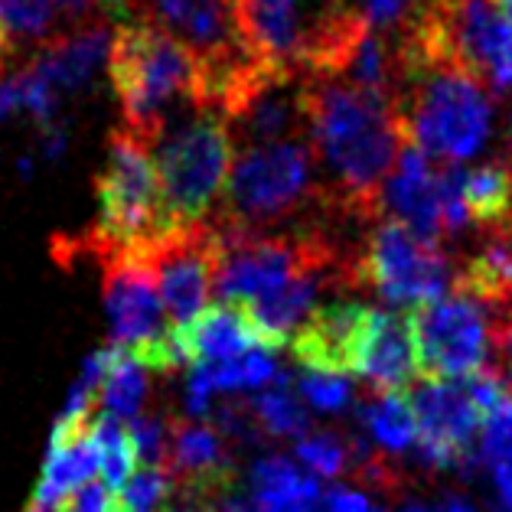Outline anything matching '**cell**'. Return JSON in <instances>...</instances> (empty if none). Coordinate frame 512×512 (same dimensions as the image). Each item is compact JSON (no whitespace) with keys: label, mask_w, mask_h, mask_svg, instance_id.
Returning <instances> with one entry per match:
<instances>
[{"label":"cell","mask_w":512,"mask_h":512,"mask_svg":"<svg viewBox=\"0 0 512 512\" xmlns=\"http://www.w3.org/2000/svg\"><path fill=\"white\" fill-rule=\"evenodd\" d=\"M23 512H56V509H43V506H36V503H30Z\"/></svg>","instance_id":"cell-38"},{"label":"cell","mask_w":512,"mask_h":512,"mask_svg":"<svg viewBox=\"0 0 512 512\" xmlns=\"http://www.w3.org/2000/svg\"><path fill=\"white\" fill-rule=\"evenodd\" d=\"M173 490L193 506H212L226 499L235 483L232 447L216 424L206 421H167V457Z\"/></svg>","instance_id":"cell-12"},{"label":"cell","mask_w":512,"mask_h":512,"mask_svg":"<svg viewBox=\"0 0 512 512\" xmlns=\"http://www.w3.org/2000/svg\"><path fill=\"white\" fill-rule=\"evenodd\" d=\"M92 418H59L53 431V444H49V457L43 467V480L36 486L33 503L43 509H56L66 503L72 493L89 486L98 473V451L92 437Z\"/></svg>","instance_id":"cell-17"},{"label":"cell","mask_w":512,"mask_h":512,"mask_svg":"<svg viewBox=\"0 0 512 512\" xmlns=\"http://www.w3.org/2000/svg\"><path fill=\"white\" fill-rule=\"evenodd\" d=\"M353 376H362L379 395H402L421 376L408 317L366 307L353 349Z\"/></svg>","instance_id":"cell-13"},{"label":"cell","mask_w":512,"mask_h":512,"mask_svg":"<svg viewBox=\"0 0 512 512\" xmlns=\"http://www.w3.org/2000/svg\"><path fill=\"white\" fill-rule=\"evenodd\" d=\"M379 216L402 222L408 232L431 245H444V216H441V190H437V170L428 154L415 144H405L398 154L392 177L382 186Z\"/></svg>","instance_id":"cell-14"},{"label":"cell","mask_w":512,"mask_h":512,"mask_svg":"<svg viewBox=\"0 0 512 512\" xmlns=\"http://www.w3.org/2000/svg\"><path fill=\"white\" fill-rule=\"evenodd\" d=\"M307 141L320 173L323 219H376L382 186L408 144L392 98L307 79Z\"/></svg>","instance_id":"cell-1"},{"label":"cell","mask_w":512,"mask_h":512,"mask_svg":"<svg viewBox=\"0 0 512 512\" xmlns=\"http://www.w3.org/2000/svg\"><path fill=\"white\" fill-rule=\"evenodd\" d=\"M359 421L382 457L405 454L418 444V421L405 395H376L362 405Z\"/></svg>","instance_id":"cell-23"},{"label":"cell","mask_w":512,"mask_h":512,"mask_svg":"<svg viewBox=\"0 0 512 512\" xmlns=\"http://www.w3.org/2000/svg\"><path fill=\"white\" fill-rule=\"evenodd\" d=\"M320 512H379L362 490H333L320 503Z\"/></svg>","instance_id":"cell-32"},{"label":"cell","mask_w":512,"mask_h":512,"mask_svg":"<svg viewBox=\"0 0 512 512\" xmlns=\"http://www.w3.org/2000/svg\"><path fill=\"white\" fill-rule=\"evenodd\" d=\"M108 72L121 102V128L151 151L173 121L206 108L203 62L183 40L151 23H121L111 36Z\"/></svg>","instance_id":"cell-2"},{"label":"cell","mask_w":512,"mask_h":512,"mask_svg":"<svg viewBox=\"0 0 512 512\" xmlns=\"http://www.w3.org/2000/svg\"><path fill=\"white\" fill-rule=\"evenodd\" d=\"M506 17H509V49H506V66H503V79H499V92L512 85V0H503Z\"/></svg>","instance_id":"cell-35"},{"label":"cell","mask_w":512,"mask_h":512,"mask_svg":"<svg viewBox=\"0 0 512 512\" xmlns=\"http://www.w3.org/2000/svg\"><path fill=\"white\" fill-rule=\"evenodd\" d=\"M222 206L209 226L235 232H278L281 222L307 219L320 212V173L310 141H284L268 147H245L235 154L222 193Z\"/></svg>","instance_id":"cell-4"},{"label":"cell","mask_w":512,"mask_h":512,"mask_svg":"<svg viewBox=\"0 0 512 512\" xmlns=\"http://www.w3.org/2000/svg\"><path fill=\"white\" fill-rule=\"evenodd\" d=\"M408 402L418 421V460L424 467L460 473L477 470V434L483 415L464 382H424Z\"/></svg>","instance_id":"cell-10"},{"label":"cell","mask_w":512,"mask_h":512,"mask_svg":"<svg viewBox=\"0 0 512 512\" xmlns=\"http://www.w3.org/2000/svg\"><path fill=\"white\" fill-rule=\"evenodd\" d=\"M0 27L27 40H49L56 33V10L49 0H0Z\"/></svg>","instance_id":"cell-29"},{"label":"cell","mask_w":512,"mask_h":512,"mask_svg":"<svg viewBox=\"0 0 512 512\" xmlns=\"http://www.w3.org/2000/svg\"><path fill=\"white\" fill-rule=\"evenodd\" d=\"M418 349V372L428 382H457L480 376L490 362L493 330L486 307L467 294H447L408 314Z\"/></svg>","instance_id":"cell-9"},{"label":"cell","mask_w":512,"mask_h":512,"mask_svg":"<svg viewBox=\"0 0 512 512\" xmlns=\"http://www.w3.org/2000/svg\"><path fill=\"white\" fill-rule=\"evenodd\" d=\"M144 252L154 265L160 301L173 320V330L209 310V297L216 291V232L209 222L173 229Z\"/></svg>","instance_id":"cell-11"},{"label":"cell","mask_w":512,"mask_h":512,"mask_svg":"<svg viewBox=\"0 0 512 512\" xmlns=\"http://www.w3.org/2000/svg\"><path fill=\"white\" fill-rule=\"evenodd\" d=\"M480 460L490 467L503 506L512 512V398H506L490 418L483 421Z\"/></svg>","instance_id":"cell-25"},{"label":"cell","mask_w":512,"mask_h":512,"mask_svg":"<svg viewBox=\"0 0 512 512\" xmlns=\"http://www.w3.org/2000/svg\"><path fill=\"white\" fill-rule=\"evenodd\" d=\"M173 340H177L180 359H190L196 366H216V362H229L245 353H255V349H265L252 320L235 304L203 310L193 323L173 330Z\"/></svg>","instance_id":"cell-18"},{"label":"cell","mask_w":512,"mask_h":512,"mask_svg":"<svg viewBox=\"0 0 512 512\" xmlns=\"http://www.w3.org/2000/svg\"><path fill=\"white\" fill-rule=\"evenodd\" d=\"M147 389H151V372L134 356L108 346V369H105L102 389H98V408H105L108 418H115L121 424L128 418L137 421L147 402Z\"/></svg>","instance_id":"cell-22"},{"label":"cell","mask_w":512,"mask_h":512,"mask_svg":"<svg viewBox=\"0 0 512 512\" xmlns=\"http://www.w3.org/2000/svg\"><path fill=\"white\" fill-rule=\"evenodd\" d=\"M14 56V43H10V33L0 27V76H4V69H7V59Z\"/></svg>","instance_id":"cell-36"},{"label":"cell","mask_w":512,"mask_h":512,"mask_svg":"<svg viewBox=\"0 0 512 512\" xmlns=\"http://www.w3.org/2000/svg\"><path fill=\"white\" fill-rule=\"evenodd\" d=\"M496 343L506 353V366H509V382H512V307L503 314V320L496 323Z\"/></svg>","instance_id":"cell-34"},{"label":"cell","mask_w":512,"mask_h":512,"mask_svg":"<svg viewBox=\"0 0 512 512\" xmlns=\"http://www.w3.org/2000/svg\"><path fill=\"white\" fill-rule=\"evenodd\" d=\"M105 265V310L111 320V346L134 356L147 372H173L180 366L177 340L167 323L160 287L144 248L115 252Z\"/></svg>","instance_id":"cell-7"},{"label":"cell","mask_w":512,"mask_h":512,"mask_svg":"<svg viewBox=\"0 0 512 512\" xmlns=\"http://www.w3.org/2000/svg\"><path fill=\"white\" fill-rule=\"evenodd\" d=\"M92 437H95V451H98V473L105 480V490H121L124 483L134 477L137 467V447L131 428H124L115 418H95L92 421Z\"/></svg>","instance_id":"cell-24"},{"label":"cell","mask_w":512,"mask_h":512,"mask_svg":"<svg viewBox=\"0 0 512 512\" xmlns=\"http://www.w3.org/2000/svg\"><path fill=\"white\" fill-rule=\"evenodd\" d=\"M173 493L177 490H173L170 473L164 467H147L134 473L111 499H115V512H164Z\"/></svg>","instance_id":"cell-28"},{"label":"cell","mask_w":512,"mask_h":512,"mask_svg":"<svg viewBox=\"0 0 512 512\" xmlns=\"http://www.w3.org/2000/svg\"><path fill=\"white\" fill-rule=\"evenodd\" d=\"M95 196L102 219L79 239L56 242L69 245V255L62 261H76L79 252H89L102 261L115 252L147 248L177 229L167 216L164 193H160L154 151L124 128H118L108 141V160L95 177Z\"/></svg>","instance_id":"cell-3"},{"label":"cell","mask_w":512,"mask_h":512,"mask_svg":"<svg viewBox=\"0 0 512 512\" xmlns=\"http://www.w3.org/2000/svg\"><path fill=\"white\" fill-rule=\"evenodd\" d=\"M252 408V418H255V428L258 434H268V437H297L307 431V408L304 402L297 398L284 382L271 385V389H261L255 405Z\"/></svg>","instance_id":"cell-26"},{"label":"cell","mask_w":512,"mask_h":512,"mask_svg":"<svg viewBox=\"0 0 512 512\" xmlns=\"http://www.w3.org/2000/svg\"><path fill=\"white\" fill-rule=\"evenodd\" d=\"M464 209L467 222L490 232L512 229V164L490 160L464 170Z\"/></svg>","instance_id":"cell-21"},{"label":"cell","mask_w":512,"mask_h":512,"mask_svg":"<svg viewBox=\"0 0 512 512\" xmlns=\"http://www.w3.org/2000/svg\"><path fill=\"white\" fill-rule=\"evenodd\" d=\"M366 314V304H320L310 314L297 333L287 340L294 359L301 362L307 372H320V376H349L353 372V349L359 336V323Z\"/></svg>","instance_id":"cell-15"},{"label":"cell","mask_w":512,"mask_h":512,"mask_svg":"<svg viewBox=\"0 0 512 512\" xmlns=\"http://www.w3.org/2000/svg\"><path fill=\"white\" fill-rule=\"evenodd\" d=\"M457 271L441 245L408 232L402 222L382 219L356 252L359 291L379 294L395 307H424L447 297Z\"/></svg>","instance_id":"cell-8"},{"label":"cell","mask_w":512,"mask_h":512,"mask_svg":"<svg viewBox=\"0 0 512 512\" xmlns=\"http://www.w3.org/2000/svg\"><path fill=\"white\" fill-rule=\"evenodd\" d=\"M395 111L408 144L444 167H457L477 154L493 121L483 85L451 69H428L405 79L395 92Z\"/></svg>","instance_id":"cell-5"},{"label":"cell","mask_w":512,"mask_h":512,"mask_svg":"<svg viewBox=\"0 0 512 512\" xmlns=\"http://www.w3.org/2000/svg\"><path fill=\"white\" fill-rule=\"evenodd\" d=\"M17 108H23L17 76H10V79L0 76V118H7L10 111H17Z\"/></svg>","instance_id":"cell-33"},{"label":"cell","mask_w":512,"mask_h":512,"mask_svg":"<svg viewBox=\"0 0 512 512\" xmlns=\"http://www.w3.org/2000/svg\"><path fill=\"white\" fill-rule=\"evenodd\" d=\"M108 53H111V33L105 23L92 20L76 30H62L43 40V46L36 49L27 69L59 95L66 89L72 92L89 85L98 66L108 59Z\"/></svg>","instance_id":"cell-16"},{"label":"cell","mask_w":512,"mask_h":512,"mask_svg":"<svg viewBox=\"0 0 512 512\" xmlns=\"http://www.w3.org/2000/svg\"><path fill=\"white\" fill-rule=\"evenodd\" d=\"M428 512H473V506L467 503V499H457V496H451L447 503L441 506V509H428Z\"/></svg>","instance_id":"cell-37"},{"label":"cell","mask_w":512,"mask_h":512,"mask_svg":"<svg viewBox=\"0 0 512 512\" xmlns=\"http://www.w3.org/2000/svg\"><path fill=\"white\" fill-rule=\"evenodd\" d=\"M235 160L229 124L219 111H190L154 144V164L167 216L177 229L216 216Z\"/></svg>","instance_id":"cell-6"},{"label":"cell","mask_w":512,"mask_h":512,"mask_svg":"<svg viewBox=\"0 0 512 512\" xmlns=\"http://www.w3.org/2000/svg\"><path fill=\"white\" fill-rule=\"evenodd\" d=\"M297 457L314 473V480L317 477L340 480V477H349V470H353L356 441H349V437L336 431H314L297 441Z\"/></svg>","instance_id":"cell-27"},{"label":"cell","mask_w":512,"mask_h":512,"mask_svg":"<svg viewBox=\"0 0 512 512\" xmlns=\"http://www.w3.org/2000/svg\"><path fill=\"white\" fill-rule=\"evenodd\" d=\"M297 395L301 402L310 405L323 415H340L343 408L353 402V382L343 376H320V372H304L297 379Z\"/></svg>","instance_id":"cell-30"},{"label":"cell","mask_w":512,"mask_h":512,"mask_svg":"<svg viewBox=\"0 0 512 512\" xmlns=\"http://www.w3.org/2000/svg\"><path fill=\"white\" fill-rule=\"evenodd\" d=\"M59 512H115V499H111L105 486L89 483V486H82L79 493H72L66 503L59 506Z\"/></svg>","instance_id":"cell-31"},{"label":"cell","mask_w":512,"mask_h":512,"mask_svg":"<svg viewBox=\"0 0 512 512\" xmlns=\"http://www.w3.org/2000/svg\"><path fill=\"white\" fill-rule=\"evenodd\" d=\"M454 291L473 297L480 307L506 314L512 307V229L490 232L480 252L457 271Z\"/></svg>","instance_id":"cell-19"},{"label":"cell","mask_w":512,"mask_h":512,"mask_svg":"<svg viewBox=\"0 0 512 512\" xmlns=\"http://www.w3.org/2000/svg\"><path fill=\"white\" fill-rule=\"evenodd\" d=\"M255 512H320V483L287 457H261L252 467Z\"/></svg>","instance_id":"cell-20"}]
</instances>
